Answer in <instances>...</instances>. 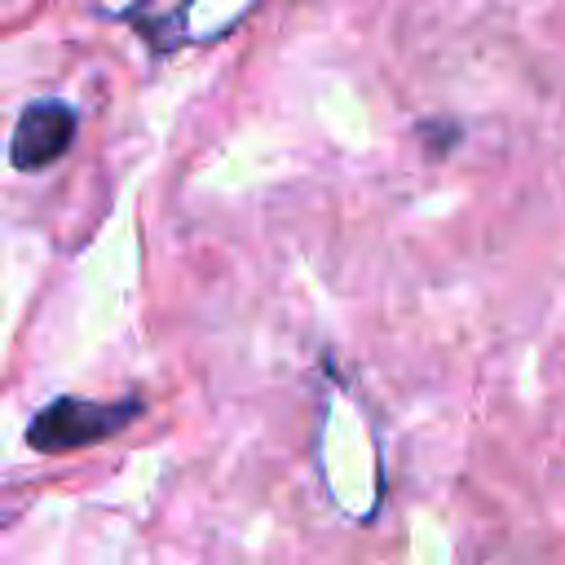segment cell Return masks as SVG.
Here are the masks:
<instances>
[{"mask_svg":"<svg viewBox=\"0 0 565 565\" xmlns=\"http://www.w3.org/2000/svg\"><path fill=\"white\" fill-rule=\"evenodd\" d=\"M71 141H75V110L57 97H40L18 115L9 137V159L18 172H40L57 163Z\"/></svg>","mask_w":565,"mask_h":565,"instance_id":"obj_2","label":"cell"},{"mask_svg":"<svg viewBox=\"0 0 565 565\" xmlns=\"http://www.w3.org/2000/svg\"><path fill=\"white\" fill-rule=\"evenodd\" d=\"M141 415V397L124 402H88V397H57L26 424V446L40 455H66L97 446L115 433H124Z\"/></svg>","mask_w":565,"mask_h":565,"instance_id":"obj_1","label":"cell"}]
</instances>
